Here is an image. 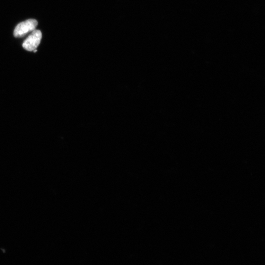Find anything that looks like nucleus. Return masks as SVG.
Here are the masks:
<instances>
[{
    "label": "nucleus",
    "mask_w": 265,
    "mask_h": 265,
    "mask_svg": "<svg viewBox=\"0 0 265 265\" xmlns=\"http://www.w3.org/2000/svg\"><path fill=\"white\" fill-rule=\"evenodd\" d=\"M37 24L35 19H28L19 23L14 30V36L20 38L25 36L27 33L36 29Z\"/></svg>",
    "instance_id": "f257e3e1"
},
{
    "label": "nucleus",
    "mask_w": 265,
    "mask_h": 265,
    "mask_svg": "<svg viewBox=\"0 0 265 265\" xmlns=\"http://www.w3.org/2000/svg\"><path fill=\"white\" fill-rule=\"evenodd\" d=\"M41 38V31L38 29H35L25 40L23 43V47L28 51H33L39 45Z\"/></svg>",
    "instance_id": "f03ea898"
}]
</instances>
